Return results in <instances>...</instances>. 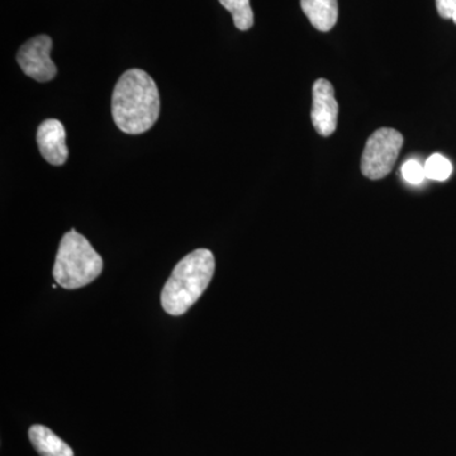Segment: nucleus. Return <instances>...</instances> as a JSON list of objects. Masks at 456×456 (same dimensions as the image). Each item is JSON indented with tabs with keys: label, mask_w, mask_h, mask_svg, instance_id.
<instances>
[{
	"label": "nucleus",
	"mask_w": 456,
	"mask_h": 456,
	"mask_svg": "<svg viewBox=\"0 0 456 456\" xmlns=\"http://www.w3.org/2000/svg\"><path fill=\"white\" fill-rule=\"evenodd\" d=\"M112 114L117 127L127 134L149 131L160 114L158 86L146 71L131 69L119 77L112 97Z\"/></svg>",
	"instance_id": "obj_1"
},
{
	"label": "nucleus",
	"mask_w": 456,
	"mask_h": 456,
	"mask_svg": "<svg viewBox=\"0 0 456 456\" xmlns=\"http://www.w3.org/2000/svg\"><path fill=\"white\" fill-rule=\"evenodd\" d=\"M215 256L198 248L176 264L161 293V305L170 316H182L196 305L215 274Z\"/></svg>",
	"instance_id": "obj_2"
},
{
	"label": "nucleus",
	"mask_w": 456,
	"mask_h": 456,
	"mask_svg": "<svg viewBox=\"0 0 456 456\" xmlns=\"http://www.w3.org/2000/svg\"><path fill=\"white\" fill-rule=\"evenodd\" d=\"M103 270V259L88 240L75 230L62 236L57 250L53 278L65 289H77L95 281Z\"/></svg>",
	"instance_id": "obj_3"
},
{
	"label": "nucleus",
	"mask_w": 456,
	"mask_h": 456,
	"mask_svg": "<svg viewBox=\"0 0 456 456\" xmlns=\"http://www.w3.org/2000/svg\"><path fill=\"white\" fill-rule=\"evenodd\" d=\"M403 136L393 128H379L369 137L362 156V173L371 180L386 178L395 167Z\"/></svg>",
	"instance_id": "obj_4"
},
{
	"label": "nucleus",
	"mask_w": 456,
	"mask_h": 456,
	"mask_svg": "<svg viewBox=\"0 0 456 456\" xmlns=\"http://www.w3.org/2000/svg\"><path fill=\"white\" fill-rule=\"evenodd\" d=\"M53 40L46 35L27 41L17 53V61L27 77L36 82L47 83L56 77L57 69L51 60Z\"/></svg>",
	"instance_id": "obj_5"
},
{
	"label": "nucleus",
	"mask_w": 456,
	"mask_h": 456,
	"mask_svg": "<svg viewBox=\"0 0 456 456\" xmlns=\"http://www.w3.org/2000/svg\"><path fill=\"white\" fill-rule=\"evenodd\" d=\"M338 104L332 84L318 79L314 84V103L311 118L314 130L323 137L331 136L338 127Z\"/></svg>",
	"instance_id": "obj_6"
},
{
	"label": "nucleus",
	"mask_w": 456,
	"mask_h": 456,
	"mask_svg": "<svg viewBox=\"0 0 456 456\" xmlns=\"http://www.w3.org/2000/svg\"><path fill=\"white\" fill-rule=\"evenodd\" d=\"M37 145L47 163L60 167L68 160L65 127L57 119H46L41 123L37 130Z\"/></svg>",
	"instance_id": "obj_7"
},
{
	"label": "nucleus",
	"mask_w": 456,
	"mask_h": 456,
	"mask_svg": "<svg viewBox=\"0 0 456 456\" xmlns=\"http://www.w3.org/2000/svg\"><path fill=\"white\" fill-rule=\"evenodd\" d=\"M301 7L311 25L318 31H331L338 22V0H301Z\"/></svg>",
	"instance_id": "obj_8"
},
{
	"label": "nucleus",
	"mask_w": 456,
	"mask_h": 456,
	"mask_svg": "<svg viewBox=\"0 0 456 456\" xmlns=\"http://www.w3.org/2000/svg\"><path fill=\"white\" fill-rule=\"evenodd\" d=\"M28 436L40 456H74L73 449L46 426H31Z\"/></svg>",
	"instance_id": "obj_9"
},
{
	"label": "nucleus",
	"mask_w": 456,
	"mask_h": 456,
	"mask_svg": "<svg viewBox=\"0 0 456 456\" xmlns=\"http://www.w3.org/2000/svg\"><path fill=\"white\" fill-rule=\"evenodd\" d=\"M220 3L232 14L233 23L240 31H248L254 26L250 0H220Z\"/></svg>",
	"instance_id": "obj_10"
},
{
	"label": "nucleus",
	"mask_w": 456,
	"mask_h": 456,
	"mask_svg": "<svg viewBox=\"0 0 456 456\" xmlns=\"http://www.w3.org/2000/svg\"><path fill=\"white\" fill-rule=\"evenodd\" d=\"M426 179L435 182H445L452 173V165L449 159L441 154L431 155L424 165Z\"/></svg>",
	"instance_id": "obj_11"
},
{
	"label": "nucleus",
	"mask_w": 456,
	"mask_h": 456,
	"mask_svg": "<svg viewBox=\"0 0 456 456\" xmlns=\"http://www.w3.org/2000/svg\"><path fill=\"white\" fill-rule=\"evenodd\" d=\"M402 178L408 184L419 185L426 179L424 165L417 160H407L401 167Z\"/></svg>",
	"instance_id": "obj_12"
},
{
	"label": "nucleus",
	"mask_w": 456,
	"mask_h": 456,
	"mask_svg": "<svg viewBox=\"0 0 456 456\" xmlns=\"http://www.w3.org/2000/svg\"><path fill=\"white\" fill-rule=\"evenodd\" d=\"M437 12L445 20H452L456 25V0H436Z\"/></svg>",
	"instance_id": "obj_13"
}]
</instances>
